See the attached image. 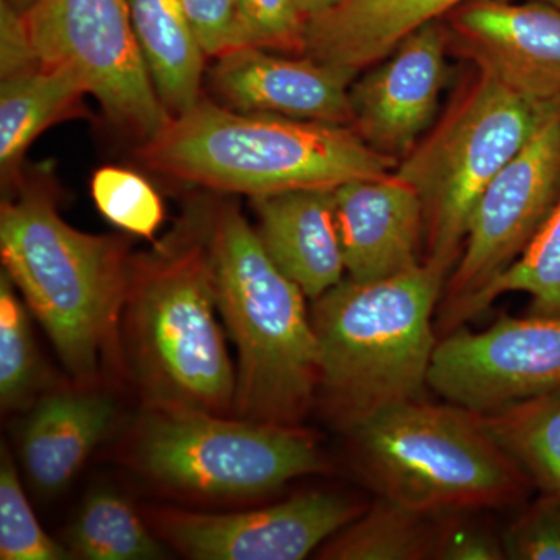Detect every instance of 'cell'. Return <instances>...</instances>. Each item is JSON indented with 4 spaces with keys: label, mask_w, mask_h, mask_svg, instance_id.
I'll use <instances>...</instances> for the list:
<instances>
[{
    "label": "cell",
    "mask_w": 560,
    "mask_h": 560,
    "mask_svg": "<svg viewBox=\"0 0 560 560\" xmlns=\"http://www.w3.org/2000/svg\"><path fill=\"white\" fill-rule=\"evenodd\" d=\"M46 65L75 70L103 113L140 145L171 120L140 51L127 0H36L24 14Z\"/></svg>",
    "instance_id": "obj_9"
},
{
    "label": "cell",
    "mask_w": 560,
    "mask_h": 560,
    "mask_svg": "<svg viewBox=\"0 0 560 560\" xmlns=\"http://www.w3.org/2000/svg\"><path fill=\"white\" fill-rule=\"evenodd\" d=\"M470 512L445 515L434 560H504L501 534L469 517Z\"/></svg>",
    "instance_id": "obj_32"
},
{
    "label": "cell",
    "mask_w": 560,
    "mask_h": 560,
    "mask_svg": "<svg viewBox=\"0 0 560 560\" xmlns=\"http://www.w3.org/2000/svg\"><path fill=\"white\" fill-rule=\"evenodd\" d=\"M249 47L304 55L305 25L294 0H237Z\"/></svg>",
    "instance_id": "obj_30"
},
{
    "label": "cell",
    "mask_w": 560,
    "mask_h": 560,
    "mask_svg": "<svg viewBox=\"0 0 560 560\" xmlns=\"http://www.w3.org/2000/svg\"><path fill=\"white\" fill-rule=\"evenodd\" d=\"M0 559H68V551L50 539L36 521L5 448L0 466Z\"/></svg>",
    "instance_id": "obj_28"
},
{
    "label": "cell",
    "mask_w": 560,
    "mask_h": 560,
    "mask_svg": "<svg viewBox=\"0 0 560 560\" xmlns=\"http://www.w3.org/2000/svg\"><path fill=\"white\" fill-rule=\"evenodd\" d=\"M3 2L9 3V5L13 7L14 10L20 11V13L25 14L33 5H35L36 0H3Z\"/></svg>",
    "instance_id": "obj_35"
},
{
    "label": "cell",
    "mask_w": 560,
    "mask_h": 560,
    "mask_svg": "<svg viewBox=\"0 0 560 560\" xmlns=\"http://www.w3.org/2000/svg\"><path fill=\"white\" fill-rule=\"evenodd\" d=\"M0 81V176L11 189L24 176L28 147L51 125L79 113L90 92L75 70L43 61Z\"/></svg>",
    "instance_id": "obj_20"
},
{
    "label": "cell",
    "mask_w": 560,
    "mask_h": 560,
    "mask_svg": "<svg viewBox=\"0 0 560 560\" xmlns=\"http://www.w3.org/2000/svg\"><path fill=\"white\" fill-rule=\"evenodd\" d=\"M448 47L511 91L560 103V10L537 0H469L453 10Z\"/></svg>",
    "instance_id": "obj_14"
},
{
    "label": "cell",
    "mask_w": 560,
    "mask_h": 560,
    "mask_svg": "<svg viewBox=\"0 0 560 560\" xmlns=\"http://www.w3.org/2000/svg\"><path fill=\"white\" fill-rule=\"evenodd\" d=\"M515 291L529 294V315L560 316V197L550 219L528 249L503 275L467 302L459 313L456 329L480 315L503 294Z\"/></svg>",
    "instance_id": "obj_25"
},
{
    "label": "cell",
    "mask_w": 560,
    "mask_h": 560,
    "mask_svg": "<svg viewBox=\"0 0 560 560\" xmlns=\"http://www.w3.org/2000/svg\"><path fill=\"white\" fill-rule=\"evenodd\" d=\"M217 312L206 224L183 226L135 257L121 359L147 407L234 412L237 372Z\"/></svg>",
    "instance_id": "obj_4"
},
{
    "label": "cell",
    "mask_w": 560,
    "mask_h": 560,
    "mask_svg": "<svg viewBox=\"0 0 560 560\" xmlns=\"http://www.w3.org/2000/svg\"><path fill=\"white\" fill-rule=\"evenodd\" d=\"M116 419V405L97 386L44 394L22 431V463L43 495L61 492L79 474Z\"/></svg>",
    "instance_id": "obj_18"
},
{
    "label": "cell",
    "mask_w": 560,
    "mask_h": 560,
    "mask_svg": "<svg viewBox=\"0 0 560 560\" xmlns=\"http://www.w3.org/2000/svg\"><path fill=\"white\" fill-rule=\"evenodd\" d=\"M69 545L79 558L88 560H149L165 552L130 501L106 489L95 490L84 500L70 526Z\"/></svg>",
    "instance_id": "obj_24"
},
{
    "label": "cell",
    "mask_w": 560,
    "mask_h": 560,
    "mask_svg": "<svg viewBox=\"0 0 560 560\" xmlns=\"http://www.w3.org/2000/svg\"><path fill=\"white\" fill-rule=\"evenodd\" d=\"M559 105L530 102L474 68L441 119L394 171L422 201L423 260L452 275L482 191Z\"/></svg>",
    "instance_id": "obj_7"
},
{
    "label": "cell",
    "mask_w": 560,
    "mask_h": 560,
    "mask_svg": "<svg viewBox=\"0 0 560 560\" xmlns=\"http://www.w3.org/2000/svg\"><path fill=\"white\" fill-rule=\"evenodd\" d=\"M91 194L109 223L139 237L153 238L164 221L160 195L136 172L103 167L92 176Z\"/></svg>",
    "instance_id": "obj_27"
},
{
    "label": "cell",
    "mask_w": 560,
    "mask_h": 560,
    "mask_svg": "<svg viewBox=\"0 0 560 560\" xmlns=\"http://www.w3.org/2000/svg\"><path fill=\"white\" fill-rule=\"evenodd\" d=\"M478 416L536 490L560 497V388Z\"/></svg>",
    "instance_id": "obj_23"
},
{
    "label": "cell",
    "mask_w": 560,
    "mask_h": 560,
    "mask_svg": "<svg viewBox=\"0 0 560 560\" xmlns=\"http://www.w3.org/2000/svg\"><path fill=\"white\" fill-rule=\"evenodd\" d=\"M139 156L162 175L250 198L335 189L399 165L346 125L242 113L206 97L171 117Z\"/></svg>",
    "instance_id": "obj_3"
},
{
    "label": "cell",
    "mask_w": 560,
    "mask_h": 560,
    "mask_svg": "<svg viewBox=\"0 0 560 560\" xmlns=\"http://www.w3.org/2000/svg\"><path fill=\"white\" fill-rule=\"evenodd\" d=\"M0 208L3 270L77 385L124 372L120 324L135 257L113 235L61 219L54 194L22 176Z\"/></svg>",
    "instance_id": "obj_1"
},
{
    "label": "cell",
    "mask_w": 560,
    "mask_h": 560,
    "mask_svg": "<svg viewBox=\"0 0 560 560\" xmlns=\"http://www.w3.org/2000/svg\"><path fill=\"white\" fill-rule=\"evenodd\" d=\"M469 0H342L305 25V57L359 75L405 36Z\"/></svg>",
    "instance_id": "obj_19"
},
{
    "label": "cell",
    "mask_w": 560,
    "mask_h": 560,
    "mask_svg": "<svg viewBox=\"0 0 560 560\" xmlns=\"http://www.w3.org/2000/svg\"><path fill=\"white\" fill-rule=\"evenodd\" d=\"M253 206L261 245L308 300H318L346 278L334 189L264 195L253 198Z\"/></svg>",
    "instance_id": "obj_17"
},
{
    "label": "cell",
    "mask_w": 560,
    "mask_h": 560,
    "mask_svg": "<svg viewBox=\"0 0 560 560\" xmlns=\"http://www.w3.org/2000/svg\"><path fill=\"white\" fill-rule=\"evenodd\" d=\"M334 201L348 278L388 279L422 264V201L396 172L342 184L334 189Z\"/></svg>",
    "instance_id": "obj_16"
},
{
    "label": "cell",
    "mask_w": 560,
    "mask_h": 560,
    "mask_svg": "<svg viewBox=\"0 0 560 560\" xmlns=\"http://www.w3.org/2000/svg\"><path fill=\"white\" fill-rule=\"evenodd\" d=\"M560 197V105L499 172L471 210L458 264L438 305V329H456L459 313L528 249Z\"/></svg>",
    "instance_id": "obj_10"
},
{
    "label": "cell",
    "mask_w": 560,
    "mask_h": 560,
    "mask_svg": "<svg viewBox=\"0 0 560 560\" xmlns=\"http://www.w3.org/2000/svg\"><path fill=\"white\" fill-rule=\"evenodd\" d=\"M429 388L448 404L485 412L560 388V316H501L489 329L438 341Z\"/></svg>",
    "instance_id": "obj_11"
},
{
    "label": "cell",
    "mask_w": 560,
    "mask_h": 560,
    "mask_svg": "<svg viewBox=\"0 0 560 560\" xmlns=\"http://www.w3.org/2000/svg\"><path fill=\"white\" fill-rule=\"evenodd\" d=\"M294 2H296L302 16L308 21L312 20V18L319 16V14L326 13V11L340 5L342 0H294Z\"/></svg>",
    "instance_id": "obj_34"
},
{
    "label": "cell",
    "mask_w": 560,
    "mask_h": 560,
    "mask_svg": "<svg viewBox=\"0 0 560 560\" xmlns=\"http://www.w3.org/2000/svg\"><path fill=\"white\" fill-rule=\"evenodd\" d=\"M368 504L341 492L315 490L275 506L231 514L153 512L162 539L197 560H300L355 521Z\"/></svg>",
    "instance_id": "obj_12"
},
{
    "label": "cell",
    "mask_w": 560,
    "mask_h": 560,
    "mask_svg": "<svg viewBox=\"0 0 560 560\" xmlns=\"http://www.w3.org/2000/svg\"><path fill=\"white\" fill-rule=\"evenodd\" d=\"M448 272L431 261L393 278L346 276L312 301L319 346L316 405L348 434L374 416L425 399L438 337L433 315Z\"/></svg>",
    "instance_id": "obj_2"
},
{
    "label": "cell",
    "mask_w": 560,
    "mask_h": 560,
    "mask_svg": "<svg viewBox=\"0 0 560 560\" xmlns=\"http://www.w3.org/2000/svg\"><path fill=\"white\" fill-rule=\"evenodd\" d=\"M132 28L154 90L171 116L201 101L205 60L179 0H127Z\"/></svg>",
    "instance_id": "obj_21"
},
{
    "label": "cell",
    "mask_w": 560,
    "mask_h": 560,
    "mask_svg": "<svg viewBox=\"0 0 560 560\" xmlns=\"http://www.w3.org/2000/svg\"><path fill=\"white\" fill-rule=\"evenodd\" d=\"M39 62L24 14L0 0V79Z\"/></svg>",
    "instance_id": "obj_33"
},
{
    "label": "cell",
    "mask_w": 560,
    "mask_h": 560,
    "mask_svg": "<svg viewBox=\"0 0 560 560\" xmlns=\"http://www.w3.org/2000/svg\"><path fill=\"white\" fill-rule=\"evenodd\" d=\"M510 560H560V497L539 492L501 533Z\"/></svg>",
    "instance_id": "obj_29"
},
{
    "label": "cell",
    "mask_w": 560,
    "mask_h": 560,
    "mask_svg": "<svg viewBox=\"0 0 560 560\" xmlns=\"http://www.w3.org/2000/svg\"><path fill=\"white\" fill-rule=\"evenodd\" d=\"M447 51V32L438 21L405 36L350 84V128L378 153L407 158L436 121Z\"/></svg>",
    "instance_id": "obj_13"
},
{
    "label": "cell",
    "mask_w": 560,
    "mask_h": 560,
    "mask_svg": "<svg viewBox=\"0 0 560 560\" xmlns=\"http://www.w3.org/2000/svg\"><path fill=\"white\" fill-rule=\"evenodd\" d=\"M278 54L242 47L215 58L209 84L221 105L352 127L350 84L355 73L305 55Z\"/></svg>",
    "instance_id": "obj_15"
},
{
    "label": "cell",
    "mask_w": 560,
    "mask_h": 560,
    "mask_svg": "<svg viewBox=\"0 0 560 560\" xmlns=\"http://www.w3.org/2000/svg\"><path fill=\"white\" fill-rule=\"evenodd\" d=\"M208 58L249 47L237 0H179Z\"/></svg>",
    "instance_id": "obj_31"
},
{
    "label": "cell",
    "mask_w": 560,
    "mask_h": 560,
    "mask_svg": "<svg viewBox=\"0 0 560 560\" xmlns=\"http://www.w3.org/2000/svg\"><path fill=\"white\" fill-rule=\"evenodd\" d=\"M132 463L162 488L201 499L248 500L329 470L318 440L300 427L147 407Z\"/></svg>",
    "instance_id": "obj_8"
},
{
    "label": "cell",
    "mask_w": 560,
    "mask_h": 560,
    "mask_svg": "<svg viewBox=\"0 0 560 560\" xmlns=\"http://www.w3.org/2000/svg\"><path fill=\"white\" fill-rule=\"evenodd\" d=\"M217 305L238 353L235 418L300 427L316 405L319 346L304 291L237 206L206 221Z\"/></svg>",
    "instance_id": "obj_5"
},
{
    "label": "cell",
    "mask_w": 560,
    "mask_h": 560,
    "mask_svg": "<svg viewBox=\"0 0 560 560\" xmlns=\"http://www.w3.org/2000/svg\"><path fill=\"white\" fill-rule=\"evenodd\" d=\"M445 515L412 510L378 497L363 514L320 547L318 558L434 560Z\"/></svg>",
    "instance_id": "obj_22"
},
{
    "label": "cell",
    "mask_w": 560,
    "mask_h": 560,
    "mask_svg": "<svg viewBox=\"0 0 560 560\" xmlns=\"http://www.w3.org/2000/svg\"><path fill=\"white\" fill-rule=\"evenodd\" d=\"M537 2L548 3V5L555 7L560 10V0H537Z\"/></svg>",
    "instance_id": "obj_36"
},
{
    "label": "cell",
    "mask_w": 560,
    "mask_h": 560,
    "mask_svg": "<svg viewBox=\"0 0 560 560\" xmlns=\"http://www.w3.org/2000/svg\"><path fill=\"white\" fill-rule=\"evenodd\" d=\"M353 466L378 497L448 514L517 506L536 490L477 411L407 401L349 431Z\"/></svg>",
    "instance_id": "obj_6"
},
{
    "label": "cell",
    "mask_w": 560,
    "mask_h": 560,
    "mask_svg": "<svg viewBox=\"0 0 560 560\" xmlns=\"http://www.w3.org/2000/svg\"><path fill=\"white\" fill-rule=\"evenodd\" d=\"M43 386V368L27 307L5 271L0 276V404L3 411L31 405Z\"/></svg>",
    "instance_id": "obj_26"
}]
</instances>
